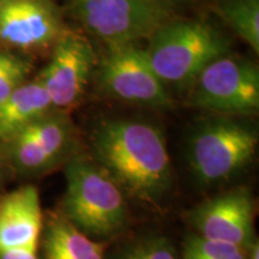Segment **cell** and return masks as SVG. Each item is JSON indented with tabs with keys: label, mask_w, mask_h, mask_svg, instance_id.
<instances>
[{
	"label": "cell",
	"mask_w": 259,
	"mask_h": 259,
	"mask_svg": "<svg viewBox=\"0 0 259 259\" xmlns=\"http://www.w3.org/2000/svg\"><path fill=\"white\" fill-rule=\"evenodd\" d=\"M90 157L127 198L158 208L173 187V168L163 132L149 121L108 119L90 135Z\"/></svg>",
	"instance_id": "cell-1"
},
{
	"label": "cell",
	"mask_w": 259,
	"mask_h": 259,
	"mask_svg": "<svg viewBox=\"0 0 259 259\" xmlns=\"http://www.w3.org/2000/svg\"><path fill=\"white\" fill-rule=\"evenodd\" d=\"M65 191L60 212L92 239L108 241L128 222L127 197L103 168L76 153L65 162Z\"/></svg>",
	"instance_id": "cell-2"
},
{
	"label": "cell",
	"mask_w": 259,
	"mask_h": 259,
	"mask_svg": "<svg viewBox=\"0 0 259 259\" xmlns=\"http://www.w3.org/2000/svg\"><path fill=\"white\" fill-rule=\"evenodd\" d=\"M229 51L226 37L200 21L166 23L145 48L151 66L164 85L189 89L205 66Z\"/></svg>",
	"instance_id": "cell-3"
},
{
	"label": "cell",
	"mask_w": 259,
	"mask_h": 259,
	"mask_svg": "<svg viewBox=\"0 0 259 259\" xmlns=\"http://www.w3.org/2000/svg\"><path fill=\"white\" fill-rule=\"evenodd\" d=\"M257 132L234 119L203 121L189 141V166L199 185L210 187L232 180L253 160Z\"/></svg>",
	"instance_id": "cell-4"
},
{
	"label": "cell",
	"mask_w": 259,
	"mask_h": 259,
	"mask_svg": "<svg viewBox=\"0 0 259 259\" xmlns=\"http://www.w3.org/2000/svg\"><path fill=\"white\" fill-rule=\"evenodd\" d=\"M76 154V132L67 113L51 111L0 145L3 163L23 178L41 177Z\"/></svg>",
	"instance_id": "cell-5"
},
{
	"label": "cell",
	"mask_w": 259,
	"mask_h": 259,
	"mask_svg": "<svg viewBox=\"0 0 259 259\" xmlns=\"http://www.w3.org/2000/svg\"><path fill=\"white\" fill-rule=\"evenodd\" d=\"M189 103L221 115H250L259 108V71L228 53L211 61L190 85Z\"/></svg>",
	"instance_id": "cell-6"
},
{
	"label": "cell",
	"mask_w": 259,
	"mask_h": 259,
	"mask_svg": "<svg viewBox=\"0 0 259 259\" xmlns=\"http://www.w3.org/2000/svg\"><path fill=\"white\" fill-rule=\"evenodd\" d=\"M103 95L132 105L168 109L170 94L149 63L145 48L137 44L109 46L97 70Z\"/></svg>",
	"instance_id": "cell-7"
},
{
	"label": "cell",
	"mask_w": 259,
	"mask_h": 259,
	"mask_svg": "<svg viewBox=\"0 0 259 259\" xmlns=\"http://www.w3.org/2000/svg\"><path fill=\"white\" fill-rule=\"evenodd\" d=\"M82 23L109 46L150 38L168 23V12L156 0H72Z\"/></svg>",
	"instance_id": "cell-8"
},
{
	"label": "cell",
	"mask_w": 259,
	"mask_h": 259,
	"mask_svg": "<svg viewBox=\"0 0 259 259\" xmlns=\"http://www.w3.org/2000/svg\"><path fill=\"white\" fill-rule=\"evenodd\" d=\"M65 30L56 0H0V50L18 54L52 50Z\"/></svg>",
	"instance_id": "cell-9"
},
{
	"label": "cell",
	"mask_w": 259,
	"mask_h": 259,
	"mask_svg": "<svg viewBox=\"0 0 259 259\" xmlns=\"http://www.w3.org/2000/svg\"><path fill=\"white\" fill-rule=\"evenodd\" d=\"M95 66L92 44L66 29L52 48L50 63L37 77L54 111L69 113L82 101Z\"/></svg>",
	"instance_id": "cell-10"
},
{
	"label": "cell",
	"mask_w": 259,
	"mask_h": 259,
	"mask_svg": "<svg viewBox=\"0 0 259 259\" xmlns=\"http://www.w3.org/2000/svg\"><path fill=\"white\" fill-rule=\"evenodd\" d=\"M187 221L194 234L247 248L254 240V204L246 189H234L204 200Z\"/></svg>",
	"instance_id": "cell-11"
},
{
	"label": "cell",
	"mask_w": 259,
	"mask_h": 259,
	"mask_svg": "<svg viewBox=\"0 0 259 259\" xmlns=\"http://www.w3.org/2000/svg\"><path fill=\"white\" fill-rule=\"evenodd\" d=\"M38 191L32 185L0 196V251L38 250L44 228Z\"/></svg>",
	"instance_id": "cell-12"
},
{
	"label": "cell",
	"mask_w": 259,
	"mask_h": 259,
	"mask_svg": "<svg viewBox=\"0 0 259 259\" xmlns=\"http://www.w3.org/2000/svg\"><path fill=\"white\" fill-rule=\"evenodd\" d=\"M40 246L45 259H106L109 242L85 235L57 211L44 220Z\"/></svg>",
	"instance_id": "cell-13"
},
{
	"label": "cell",
	"mask_w": 259,
	"mask_h": 259,
	"mask_svg": "<svg viewBox=\"0 0 259 259\" xmlns=\"http://www.w3.org/2000/svg\"><path fill=\"white\" fill-rule=\"evenodd\" d=\"M54 109L40 80H27L0 102V145Z\"/></svg>",
	"instance_id": "cell-14"
},
{
	"label": "cell",
	"mask_w": 259,
	"mask_h": 259,
	"mask_svg": "<svg viewBox=\"0 0 259 259\" xmlns=\"http://www.w3.org/2000/svg\"><path fill=\"white\" fill-rule=\"evenodd\" d=\"M219 15L255 53L259 52V0H219Z\"/></svg>",
	"instance_id": "cell-15"
},
{
	"label": "cell",
	"mask_w": 259,
	"mask_h": 259,
	"mask_svg": "<svg viewBox=\"0 0 259 259\" xmlns=\"http://www.w3.org/2000/svg\"><path fill=\"white\" fill-rule=\"evenodd\" d=\"M106 259H178L176 247L167 236L150 234L122 245Z\"/></svg>",
	"instance_id": "cell-16"
},
{
	"label": "cell",
	"mask_w": 259,
	"mask_h": 259,
	"mask_svg": "<svg viewBox=\"0 0 259 259\" xmlns=\"http://www.w3.org/2000/svg\"><path fill=\"white\" fill-rule=\"evenodd\" d=\"M183 259H246V248L191 233L184 240Z\"/></svg>",
	"instance_id": "cell-17"
},
{
	"label": "cell",
	"mask_w": 259,
	"mask_h": 259,
	"mask_svg": "<svg viewBox=\"0 0 259 259\" xmlns=\"http://www.w3.org/2000/svg\"><path fill=\"white\" fill-rule=\"evenodd\" d=\"M31 61L22 54L0 50V102L29 80Z\"/></svg>",
	"instance_id": "cell-18"
},
{
	"label": "cell",
	"mask_w": 259,
	"mask_h": 259,
	"mask_svg": "<svg viewBox=\"0 0 259 259\" xmlns=\"http://www.w3.org/2000/svg\"><path fill=\"white\" fill-rule=\"evenodd\" d=\"M0 259H40L38 250L0 251Z\"/></svg>",
	"instance_id": "cell-19"
},
{
	"label": "cell",
	"mask_w": 259,
	"mask_h": 259,
	"mask_svg": "<svg viewBox=\"0 0 259 259\" xmlns=\"http://www.w3.org/2000/svg\"><path fill=\"white\" fill-rule=\"evenodd\" d=\"M246 259H259V241L257 239L246 248Z\"/></svg>",
	"instance_id": "cell-20"
},
{
	"label": "cell",
	"mask_w": 259,
	"mask_h": 259,
	"mask_svg": "<svg viewBox=\"0 0 259 259\" xmlns=\"http://www.w3.org/2000/svg\"><path fill=\"white\" fill-rule=\"evenodd\" d=\"M3 180H4V169H3V161L0 158V187L3 185Z\"/></svg>",
	"instance_id": "cell-21"
},
{
	"label": "cell",
	"mask_w": 259,
	"mask_h": 259,
	"mask_svg": "<svg viewBox=\"0 0 259 259\" xmlns=\"http://www.w3.org/2000/svg\"><path fill=\"white\" fill-rule=\"evenodd\" d=\"M156 2H158V3H161V2H162V0H156Z\"/></svg>",
	"instance_id": "cell-22"
}]
</instances>
